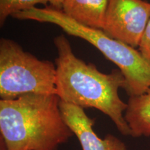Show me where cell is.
Instances as JSON below:
<instances>
[{
    "label": "cell",
    "instance_id": "1",
    "mask_svg": "<svg viewBox=\"0 0 150 150\" xmlns=\"http://www.w3.org/2000/svg\"><path fill=\"white\" fill-rule=\"evenodd\" d=\"M58 56L56 65V95L61 101L80 107L94 108L106 115L124 136L131 131L125 120L127 103L119 96L126 80L119 69L109 74L100 72L93 63L76 57L70 42L63 35L54 39Z\"/></svg>",
    "mask_w": 150,
    "mask_h": 150
},
{
    "label": "cell",
    "instance_id": "2",
    "mask_svg": "<svg viewBox=\"0 0 150 150\" xmlns=\"http://www.w3.org/2000/svg\"><path fill=\"white\" fill-rule=\"evenodd\" d=\"M57 95L28 94L0 100L1 150H57L74 134Z\"/></svg>",
    "mask_w": 150,
    "mask_h": 150
},
{
    "label": "cell",
    "instance_id": "3",
    "mask_svg": "<svg viewBox=\"0 0 150 150\" xmlns=\"http://www.w3.org/2000/svg\"><path fill=\"white\" fill-rule=\"evenodd\" d=\"M18 20L54 24L67 34L83 39L95 46L108 60L117 65L126 80L125 91L130 97L142 95L150 88V63L138 50L112 38L102 30L86 27L61 10L50 6L34 7L13 16Z\"/></svg>",
    "mask_w": 150,
    "mask_h": 150
},
{
    "label": "cell",
    "instance_id": "4",
    "mask_svg": "<svg viewBox=\"0 0 150 150\" xmlns=\"http://www.w3.org/2000/svg\"><path fill=\"white\" fill-rule=\"evenodd\" d=\"M56 66L24 51L8 38L0 40V97L13 99L28 94L56 95Z\"/></svg>",
    "mask_w": 150,
    "mask_h": 150
},
{
    "label": "cell",
    "instance_id": "5",
    "mask_svg": "<svg viewBox=\"0 0 150 150\" xmlns=\"http://www.w3.org/2000/svg\"><path fill=\"white\" fill-rule=\"evenodd\" d=\"M150 18V2L109 0L102 31L112 38L138 47Z\"/></svg>",
    "mask_w": 150,
    "mask_h": 150
},
{
    "label": "cell",
    "instance_id": "6",
    "mask_svg": "<svg viewBox=\"0 0 150 150\" xmlns=\"http://www.w3.org/2000/svg\"><path fill=\"white\" fill-rule=\"evenodd\" d=\"M63 120L76 136L83 150H127L126 144L112 134L99 138L93 130L95 119L87 115L84 108L61 101Z\"/></svg>",
    "mask_w": 150,
    "mask_h": 150
},
{
    "label": "cell",
    "instance_id": "7",
    "mask_svg": "<svg viewBox=\"0 0 150 150\" xmlns=\"http://www.w3.org/2000/svg\"><path fill=\"white\" fill-rule=\"evenodd\" d=\"M109 0H65L63 12L86 27L102 30Z\"/></svg>",
    "mask_w": 150,
    "mask_h": 150
},
{
    "label": "cell",
    "instance_id": "8",
    "mask_svg": "<svg viewBox=\"0 0 150 150\" xmlns=\"http://www.w3.org/2000/svg\"><path fill=\"white\" fill-rule=\"evenodd\" d=\"M131 136H150V88L142 95L130 97L125 112Z\"/></svg>",
    "mask_w": 150,
    "mask_h": 150
},
{
    "label": "cell",
    "instance_id": "9",
    "mask_svg": "<svg viewBox=\"0 0 150 150\" xmlns=\"http://www.w3.org/2000/svg\"><path fill=\"white\" fill-rule=\"evenodd\" d=\"M49 0H0V25L4 24L9 16L34 8L38 4L47 6Z\"/></svg>",
    "mask_w": 150,
    "mask_h": 150
},
{
    "label": "cell",
    "instance_id": "10",
    "mask_svg": "<svg viewBox=\"0 0 150 150\" xmlns=\"http://www.w3.org/2000/svg\"><path fill=\"white\" fill-rule=\"evenodd\" d=\"M138 48L146 61L150 63V18Z\"/></svg>",
    "mask_w": 150,
    "mask_h": 150
},
{
    "label": "cell",
    "instance_id": "11",
    "mask_svg": "<svg viewBox=\"0 0 150 150\" xmlns=\"http://www.w3.org/2000/svg\"><path fill=\"white\" fill-rule=\"evenodd\" d=\"M64 1L65 0H49V4L52 8L62 11Z\"/></svg>",
    "mask_w": 150,
    "mask_h": 150
}]
</instances>
